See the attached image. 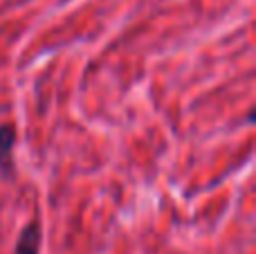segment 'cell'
Wrapping results in <instances>:
<instances>
[{
	"label": "cell",
	"instance_id": "1",
	"mask_svg": "<svg viewBox=\"0 0 256 254\" xmlns=\"http://www.w3.org/2000/svg\"><path fill=\"white\" fill-rule=\"evenodd\" d=\"M14 144H16V128L12 124H0V174H14Z\"/></svg>",
	"mask_w": 256,
	"mask_h": 254
},
{
	"label": "cell",
	"instance_id": "2",
	"mask_svg": "<svg viewBox=\"0 0 256 254\" xmlns=\"http://www.w3.org/2000/svg\"><path fill=\"white\" fill-rule=\"evenodd\" d=\"M40 225L36 220H32L30 225H25L16 241V254H40Z\"/></svg>",
	"mask_w": 256,
	"mask_h": 254
}]
</instances>
